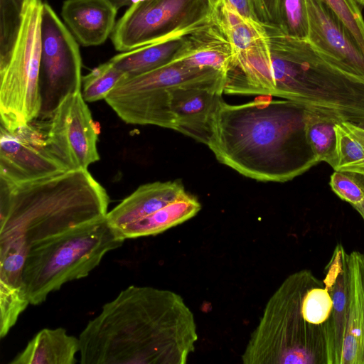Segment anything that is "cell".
Listing matches in <instances>:
<instances>
[{"label":"cell","mask_w":364,"mask_h":364,"mask_svg":"<svg viewBox=\"0 0 364 364\" xmlns=\"http://www.w3.org/2000/svg\"><path fill=\"white\" fill-rule=\"evenodd\" d=\"M78 338L82 364H184L198 333L179 294L129 286L104 304Z\"/></svg>","instance_id":"1"},{"label":"cell","mask_w":364,"mask_h":364,"mask_svg":"<svg viewBox=\"0 0 364 364\" xmlns=\"http://www.w3.org/2000/svg\"><path fill=\"white\" fill-rule=\"evenodd\" d=\"M308 109L289 100H222L208 146L220 163L260 181L286 182L320 163L307 141Z\"/></svg>","instance_id":"2"},{"label":"cell","mask_w":364,"mask_h":364,"mask_svg":"<svg viewBox=\"0 0 364 364\" xmlns=\"http://www.w3.org/2000/svg\"><path fill=\"white\" fill-rule=\"evenodd\" d=\"M109 203L107 191L87 169L18 183L0 180V257L23 266L31 247L105 219Z\"/></svg>","instance_id":"3"},{"label":"cell","mask_w":364,"mask_h":364,"mask_svg":"<svg viewBox=\"0 0 364 364\" xmlns=\"http://www.w3.org/2000/svg\"><path fill=\"white\" fill-rule=\"evenodd\" d=\"M328 287L309 269L289 274L268 300L241 356L245 364H336Z\"/></svg>","instance_id":"4"},{"label":"cell","mask_w":364,"mask_h":364,"mask_svg":"<svg viewBox=\"0 0 364 364\" xmlns=\"http://www.w3.org/2000/svg\"><path fill=\"white\" fill-rule=\"evenodd\" d=\"M271 54L272 96L342 121L364 123V76L307 39L263 25Z\"/></svg>","instance_id":"5"},{"label":"cell","mask_w":364,"mask_h":364,"mask_svg":"<svg viewBox=\"0 0 364 364\" xmlns=\"http://www.w3.org/2000/svg\"><path fill=\"white\" fill-rule=\"evenodd\" d=\"M124 240L105 218L78 225L31 247L22 272L30 304H41L65 283L86 277L107 252L122 246Z\"/></svg>","instance_id":"6"},{"label":"cell","mask_w":364,"mask_h":364,"mask_svg":"<svg viewBox=\"0 0 364 364\" xmlns=\"http://www.w3.org/2000/svg\"><path fill=\"white\" fill-rule=\"evenodd\" d=\"M42 0H28L15 48L0 67L1 125L14 131L38 118Z\"/></svg>","instance_id":"7"},{"label":"cell","mask_w":364,"mask_h":364,"mask_svg":"<svg viewBox=\"0 0 364 364\" xmlns=\"http://www.w3.org/2000/svg\"><path fill=\"white\" fill-rule=\"evenodd\" d=\"M211 69L188 68L178 61L119 82L105 99L127 124L174 129L170 109L171 89L190 82L225 77Z\"/></svg>","instance_id":"8"},{"label":"cell","mask_w":364,"mask_h":364,"mask_svg":"<svg viewBox=\"0 0 364 364\" xmlns=\"http://www.w3.org/2000/svg\"><path fill=\"white\" fill-rule=\"evenodd\" d=\"M213 14L209 0H139L116 23L111 40L117 50L125 52L185 35Z\"/></svg>","instance_id":"9"},{"label":"cell","mask_w":364,"mask_h":364,"mask_svg":"<svg viewBox=\"0 0 364 364\" xmlns=\"http://www.w3.org/2000/svg\"><path fill=\"white\" fill-rule=\"evenodd\" d=\"M81 69L82 59L77 40L52 7L44 2L41 21L39 119H50L67 96L81 91Z\"/></svg>","instance_id":"10"},{"label":"cell","mask_w":364,"mask_h":364,"mask_svg":"<svg viewBox=\"0 0 364 364\" xmlns=\"http://www.w3.org/2000/svg\"><path fill=\"white\" fill-rule=\"evenodd\" d=\"M85 102L82 91L69 95L45 126L48 148L68 170L87 169L100 159L98 131Z\"/></svg>","instance_id":"11"},{"label":"cell","mask_w":364,"mask_h":364,"mask_svg":"<svg viewBox=\"0 0 364 364\" xmlns=\"http://www.w3.org/2000/svg\"><path fill=\"white\" fill-rule=\"evenodd\" d=\"M45 129L33 121L14 131L1 125L0 180L23 183L68 170L48 148Z\"/></svg>","instance_id":"12"},{"label":"cell","mask_w":364,"mask_h":364,"mask_svg":"<svg viewBox=\"0 0 364 364\" xmlns=\"http://www.w3.org/2000/svg\"><path fill=\"white\" fill-rule=\"evenodd\" d=\"M225 77L190 82L170 91L174 130L208 145L224 92Z\"/></svg>","instance_id":"13"},{"label":"cell","mask_w":364,"mask_h":364,"mask_svg":"<svg viewBox=\"0 0 364 364\" xmlns=\"http://www.w3.org/2000/svg\"><path fill=\"white\" fill-rule=\"evenodd\" d=\"M307 40L324 53L364 76V55L353 37L323 0H305Z\"/></svg>","instance_id":"14"},{"label":"cell","mask_w":364,"mask_h":364,"mask_svg":"<svg viewBox=\"0 0 364 364\" xmlns=\"http://www.w3.org/2000/svg\"><path fill=\"white\" fill-rule=\"evenodd\" d=\"M235 50L213 18L185 35V43L173 60L194 69H211L226 73Z\"/></svg>","instance_id":"15"},{"label":"cell","mask_w":364,"mask_h":364,"mask_svg":"<svg viewBox=\"0 0 364 364\" xmlns=\"http://www.w3.org/2000/svg\"><path fill=\"white\" fill-rule=\"evenodd\" d=\"M117 11L109 0H65L61 16L81 45L95 46L111 36Z\"/></svg>","instance_id":"16"},{"label":"cell","mask_w":364,"mask_h":364,"mask_svg":"<svg viewBox=\"0 0 364 364\" xmlns=\"http://www.w3.org/2000/svg\"><path fill=\"white\" fill-rule=\"evenodd\" d=\"M348 300L341 364H364V252L347 255Z\"/></svg>","instance_id":"17"},{"label":"cell","mask_w":364,"mask_h":364,"mask_svg":"<svg viewBox=\"0 0 364 364\" xmlns=\"http://www.w3.org/2000/svg\"><path fill=\"white\" fill-rule=\"evenodd\" d=\"M186 193L179 180L141 185L108 211L107 220L119 232L126 226L153 214Z\"/></svg>","instance_id":"18"},{"label":"cell","mask_w":364,"mask_h":364,"mask_svg":"<svg viewBox=\"0 0 364 364\" xmlns=\"http://www.w3.org/2000/svg\"><path fill=\"white\" fill-rule=\"evenodd\" d=\"M347 255L348 253L343 246L338 244L325 267L323 279L333 301L331 333L336 364H341L347 322L348 300Z\"/></svg>","instance_id":"19"},{"label":"cell","mask_w":364,"mask_h":364,"mask_svg":"<svg viewBox=\"0 0 364 364\" xmlns=\"http://www.w3.org/2000/svg\"><path fill=\"white\" fill-rule=\"evenodd\" d=\"M79 338L63 328H43L30 340L10 364H75Z\"/></svg>","instance_id":"20"},{"label":"cell","mask_w":364,"mask_h":364,"mask_svg":"<svg viewBox=\"0 0 364 364\" xmlns=\"http://www.w3.org/2000/svg\"><path fill=\"white\" fill-rule=\"evenodd\" d=\"M185 35L122 52L109 61L127 77L146 73L173 61L184 45Z\"/></svg>","instance_id":"21"},{"label":"cell","mask_w":364,"mask_h":364,"mask_svg":"<svg viewBox=\"0 0 364 364\" xmlns=\"http://www.w3.org/2000/svg\"><path fill=\"white\" fill-rule=\"evenodd\" d=\"M198 199L186 193L153 214L137 220L119 232L126 240L156 235L194 217L200 210Z\"/></svg>","instance_id":"22"},{"label":"cell","mask_w":364,"mask_h":364,"mask_svg":"<svg viewBox=\"0 0 364 364\" xmlns=\"http://www.w3.org/2000/svg\"><path fill=\"white\" fill-rule=\"evenodd\" d=\"M336 149L332 168L335 171L364 175V123H336Z\"/></svg>","instance_id":"23"},{"label":"cell","mask_w":364,"mask_h":364,"mask_svg":"<svg viewBox=\"0 0 364 364\" xmlns=\"http://www.w3.org/2000/svg\"><path fill=\"white\" fill-rule=\"evenodd\" d=\"M213 18L231 43L235 54L266 36L262 24L243 17L223 1L214 9Z\"/></svg>","instance_id":"24"},{"label":"cell","mask_w":364,"mask_h":364,"mask_svg":"<svg viewBox=\"0 0 364 364\" xmlns=\"http://www.w3.org/2000/svg\"><path fill=\"white\" fill-rule=\"evenodd\" d=\"M342 120L314 110H307L305 132L307 141L319 162L332 166L336 149V123Z\"/></svg>","instance_id":"25"},{"label":"cell","mask_w":364,"mask_h":364,"mask_svg":"<svg viewBox=\"0 0 364 364\" xmlns=\"http://www.w3.org/2000/svg\"><path fill=\"white\" fill-rule=\"evenodd\" d=\"M28 0H0V67L10 58L17 42Z\"/></svg>","instance_id":"26"},{"label":"cell","mask_w":364,"mask_h":364,"mask_svg":"<svg viewBox=\"0 0 364 364\" xmlns=\"http://www.w3.org/2000/svg\"><path fill=\"white\" fill-rule=\"evenodd\" d=\"M126 77L127 75L109 60L82 77V97L89 102L105 99L109 92Z\"/></svg>","instance_id":"27"},{"label":"cell","mask_w":364,"mask_h":364,"mask_svg":"<svg viewBox=\"0 0 364 364\" xmlns=\"http://www.w3.org/2000/svg\"><path fill=\"white\" fill-rule=\"evenodd\" d=\"M350 33L364 55V18L356 0H323Z\"/></svg>","instance_id":"28"},{"label":"cell","mask_w":364,"mask_h":364,"mask_svg":"<svg viewBox=\"0 0 364 364\" xmlns=\"http://www.w3.org/2000/svg\"><path fill=\"white\" fill-rule=\"evenodd\" d=\"M281 29L287 35L307 39L309 33L305 0H281Z\"/></svg>","instance_id":"29"},{"label":"cell","mask_w":364,"mask_h":364,"mask_svg":"<svg viewBox=\"0 0 364 364\" xmlns=\"http://www.w3.org/2000/svg\"><path fill=\"white\" fill-rule=\"evenodd\" d=\"M329 184L338 197L352 206L364 202V175L334 171Z\"/></svg>","instance_id":"30"},{"label":"cell","mask_w":364,"mask_h":364,"mask_svg":"<svg viewBox=\"0 0 364 364\" xmlns=\"http://www.w3.org/2000/svg\"><path fill=\"white\" fill-rule=\"evenodd\" d=\"M258 21L266 26L281 28V0H250Z\"/></svg>","instance_id":"31"},{"label":"cell","mask_w":364,"mask_h":364,"mask_svg":"<svg viewBox=\"0 0 364 364\" xmlns=\"http://www.w3.org/2000/svg\"><path fill=\"white\" fill-rule=\"evenodd\" d=\"M221 1L232 7L243 17L258 21L254 13L250 0H222Z\"/></svg>","instance_id":"32"},{"label":"cell","mask_w":364,"mask_h":364,"mask_svg":"<svg viewBox=\"0 0 364 364\" xmlns=\"http://www.w3.org/2000/svg\"><path fill=\"white\" fill-rule=\"evenodd\" d=\"M112 4L118 10L123 6H130L139 0H109Z\"/></svg>","instance_id":"33"},{"label":"cell","mask_w":364,"mask_h":364,"mask_svg":"<svg viewBox=\"0 0 364 364\" xmlns=\"http://www.w3.org/2000/svg\"><path fill=\"white\" fill-rule=\"evenodd\" d=\"M353 208L357 210L364 220V202L358 205L353 206Z\"/></svg>","instance_id":"34"},{"label":"cell","mask_w":364,"mask_h":364,"mask_svg":"<svg viewBox=\"0 0 364 364\" xmlns=\"http://www.w3.org/2000/svg\"><path fill=\"white\" fill-rule=\"evenodd\" d=\"M209 1L211 4L212 6L215 9L219 5V4L220 3V1L222 0H209Z\"/></svg>","instance_id":"35"},{"label":"cell","mask_w":364,"mask_h":364,"mask_svg":"<svg viewBox=\"0 0 364 364\" xmlns=\"http://www.w3.org/2000/svg\"><path fill=\"white\" fill-rule=\"evenodd\" d=\"M360 6H364V0H356Z\"/></svg>","instance_id":"36"}]
</instances>
